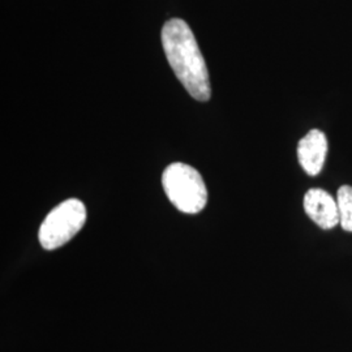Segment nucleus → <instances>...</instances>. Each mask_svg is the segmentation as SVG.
<instances>
[{
	"label": "nucleus",
	"mask_w": 352,
	"mask_h": 352,
	"mask_svg": "<svg viewBox=\"0 0 352 352\" xmlns=\"http://www.w3.org/2000/svg\"><path fill=\"white\" fill-rule=\"evenodd\" d=\"M327 154V139L320 129L308 132L298 145V158L302 170L309 176L318 175L322 171Z\"/></svg>",
	"instance_id": "obj_5"
},
{
	"label": "nucleus",
	"mask_w": 352,
	"mask_h": 352,
	"mask_svg": "<svg viewBox=\"0 0 352 352\" xmlns=\"http://www.w3.org/2000/svg\"><path fill=\"white\" fill-rule=\"evenodd\" d=\"M164 193L179 212L200 213L208 202V190L200 173L186 164H171L162 175Z\"/></svg>",
	"instance_id": "obj_2"
},
{
	"label": "nucleus",
	"mask_w": 352,
	"mask_h": 352,
	"mask_svg": "<svg viewBox=\"0 0 352 352\" xmlns=\"http://www.w3.org/2000/svg\"><path fill=\"white\" fill-rule=\"evenodd\" d=\"M340 209V226L344 231L352 232V187L342 186L337 193Z\"/></svg>",
	"instance_id": "obj_6"
},
{
	"label": "nucleus",
	"mask_w": 352,
	"mask_h": 352,
	"mask_svg": "<svg viewBox=\"0 0 352 352\" xmlns=\"http://www.w3.org/2000/svg\"><path fill=\"white\" fill-rule=\"evenodd\" d=\"M304 210L322 230H331L340 223L338 202L325 189H309L304 196Z\"/></svg>",
	"instance_id": "obj_4"
},
{
	"label": "nucleus",
	"mask_w": 352,
	"mask_h": 352,
	"mask_svg": "<svg viewBox=\"0 0 352 352\" xmlns=\"http://www.w3.org/2000/svg\"><path fill=\"white\" fill-rule=\"evenodd\" d=\"M161 37L168 64L190 97L209 101L212 96L209 72L188 24L182 19H171L162 28Z\"/></svg>",
	"instance_id": "obj_1"
},
{
	"label": "nucleus",
	"mask_w": 352,
	"mask_h": 352,
	"mask_svg": "<svg viewBox=\"0 0 352 352\" xmlns=\"http://www.w3.org/2000/svg\"><path fill=\"white\" fill-rule=\"evenodd\" d=\"M87 222L85 205L69 199L51 210L39 227V243L46 251L60 248L78 234Z\"/></svg>",
	"instance_id": "obj_3"
}]
</instances>
